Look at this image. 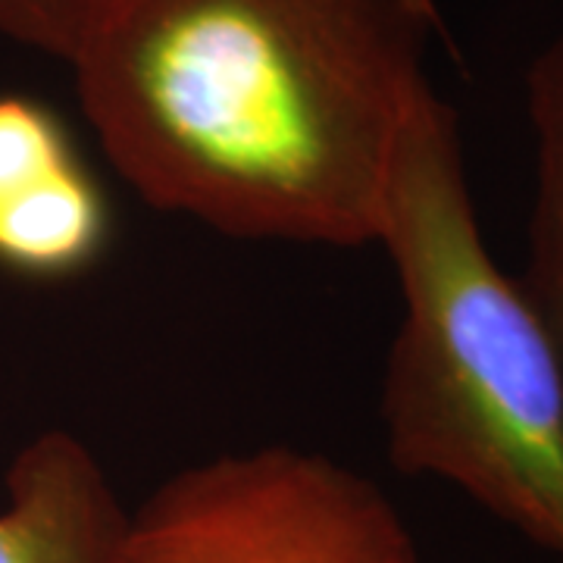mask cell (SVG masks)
I'll use <instances>...</instances> for the list:
<instances>
[{"instance_id":"1","label":"cell","mask_w":563,"mask_h":563,"mask_svg":"<svg viewBox=\"0 0 563 563\" xmlns=\"http://www.w3.org/2000/svg\"><path fill=\"white\" fill-rule=\"evenodd\" d=\"M432 0H117L69 63L141 201L244 242H379Z\"/></svg>"},{"instance_id":"2","label":"cell","mask_w":563,"mask_h":563,"mask_svg":"<svg viewBox=\"0 0 563 563\" xmlns=\"http://www.w3.org/2000/svg\"><path fill=\"white\" fill-rule=\"evenodd\" d=\"M376 244L401 288L379 395L388 461L563 558V363L485 244L461 120L435 88L407 120Z\"/></svg>"},{"instance_id":"3","label":"cell","mask_w":563,"mask_h":563,"mask_svg":"<svg viewBox=\"0 0 563 563\" xmlns=\"http://www.w3.org/2000/svg\"><path fill=\"white\" fill-rule=\"evenodd\" d=\"M113 563H420V548L369 476L261 444L166 476L125 514Z\"/></svg>"},{"instance_id":"4","label":"cell","mask_w":563,"mask_h":563,"mask_svg":"<svg viewBox=\"0 0 563 563\" xmlns=\"http://www.w3.org/2000/svg\"><path fill=\"white\" fill-rule=\"evenodd\" d=\"M117 217L57 110L0 117V273L60 285L98 269Z\"/></svg>"},{"instance_id":"5","label":"cell","mask_w":563,"mask_h":563,"mask_svg":"<svg viewBox=\"0 0 563 563\" xmlns=\"http://www.w3.org/2000/svg\"><path fill=\"white\" fill-rule=\"evenodd\" d=\"M125 514L98 454L47 429L7 470L0 563H113Z\"/></svg>"},{"instance_id":"6","label":"cell","mask_w":563,"mask_h":563,"mask_svg":"<svg viewBox=\"0 0 563 563\" xmlns=\"http://www.w3.org/2000/svg\"><path fill=\"white\" fill-rule=\"evenodd\" d=\"M526 110L536 135V198L520 285L563 363V29L526 73Z\"/></svg>"},{"instance_id":"7","label":"cell","mask_w":563,"mask_h":563,"mask_svg":"<svg viewBox=\"0 0 563 563\" xmlns=\"http://www.w3.org/2000/svg\"><path fill=\"white\" fill-rule=\"evenodd\" d=\"M117 0H0V38L51 60H76Z\"/></svg>"}]
</instances>
